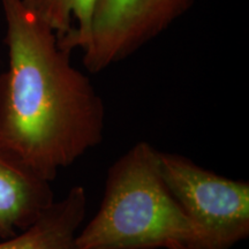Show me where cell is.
<instances>
[{"instance_id":"1","label":"cell","mask_w":249,"mask_h":249,"mask_svg":"<svg viewBox=\"0 0 249 249\" xmlns=\"http://www.w3.org/2000/svg\"><path fill=\"white\" fill-rule=\"evenodd\" d=\"M8 67L0 74V154L53 181L103 140L105 105L54 33L21 0H1Z\"/></svg>"},{"instance_id":"2","label":"cell","mask_w":249,"mask_h":249,"mask_svg":"<svg viewBox=\"0 0 249 249\" xmlns=\"http://www.w3.org/2000/svg\"><path fill=\"white\" fill-rule=\"evenodd\" d=\"M205 249L200 230L164 182L158 150L134 144L107 171L101 207L75 236V249Z\"/></svg>"},{"instance_id":"3","label":"cell","mask_w":249,"mask_h":249,"mask_svg":"<svg viewBox=\"0 0 249 249\" xmlns=\"http://www.w3.org/2000/svg\"><path fill=\"white\" fill-rule=\"evenodd\" d=\"M167 188L200 230L205 249H230L249 235V183L222 177L182 155L158 150Z\"/></svg>"},{"instance_id":"4","label":"cell","mask_w":249,"mask_h":249,"mask_svg":"<svg viewBox=\"0 0 249 249\" xmlns=\"http://www.w3.org/2000/svg\"><path fill=\"white\" fill-rule=\"evenodd\" d=\"M195 0H97L83 65L99 73L169 29Z\"/></svg>"},{"instance_id":"5","label":"cell","mask_w":249,"mask_h":249,"mask_svg":"<svg viewBox=\"0 0 249 249\" xmlns=\"http://www.w3.org/2000/svg\"><path fill=\"white\" fill-rule=\"evenodd\" d=\"M54 201L51 182L0 154V238L27 229Z\"/></svg>"},{"instance_id":"6","label":"cell","mask_w":249,"mask_h":249,"mask_svg":"<svg viewBox=\"0 0 249 249\" xmlns=\"http://www.w3.org/2000/svg\"><path fill=\"white\" fill-rule=\"evenodd\" d=\"M87 208L86 189L82 186H74L30 226L2 239L0 249H75L74 241L85 222Z\"/></svg>"},{"instance_id":"7","label":"cell","mask_w":249,"mask_h":249,"mask_svg":"<svg viewBox=\"0 0 249 249\" xmlns=\"http://www.w3.org/2000/svg\"><path fill=\"white\" fill-rule=\"evenodd\" d=\"M24 7L54 33L58 45L70 52L88 44L97 0H21Z\"/></svg>"},{"instance_id":"8","label":"cell","mask_w":249,"mask_h":249,"mask_svg":"<svg viewBox=\"0 0 249 249\" xmlns=\"http://www.w3.org/2000/svg\"><path fill=\"white\" fill-rule=\"evenodd\" d=\"M165 249H197V248L189 247V246H185V245H181V244H172Z\"/></svg>"}]
</instances>
